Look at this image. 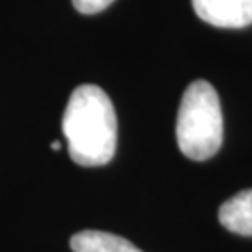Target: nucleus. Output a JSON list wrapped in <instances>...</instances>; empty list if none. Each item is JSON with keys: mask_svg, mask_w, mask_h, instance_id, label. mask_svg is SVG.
Returning a JSON list of instances; mask_svg holds the SVG:
<instances>
[{"mask_svg": "<svg viewBox=\"0 0 252 252\" xmlns=\"http://www.w3.org/2000/svg\"><path fill=\"white\" fill-rule=\"evenodd\" d=\"M51 148H53L54 152H58V150H60V148H62V144H60V142H58V140H54L53 144H51Z\"/></svg>", "mask_w": 252, "mask_h": 252, "instance_id": "7", "label": "nucleus"}, {"mask_svg": "<svg viewBox=\"0 0 252 252\" xmlns=\"http://www.w3.org/2000/svg\"><path fill=\"white\" fill-rule=\"evenodd\" d=\"M204 23L219 28H245L252 25V0H192Z\"/></svg>", "mask_w": 252, "mask_h": 252, "instance_id": "3", "label": "nucleus"}, {"mask_svg": "<svg viewBox=\"0 0 252 252\" xmlns=\"http://www.w3.org/2000/svg\"><path fill=\"white\" fill-rule=\"evenodd\" d=\"M73 252H142L131 241L101 230H82L71 237Z\"/></svg>", "mask_w": 252, "mask_h": 252, "instance_id": "5", "label": "nucleus"}, {"mask_svg": "<svg viewBox=\"0 0 252 252\" xmlns=\"http://www.w3.org/2000/svg\"><path fill=\"white\" fill-rule=\"evenodd\" d=\"M69 157L81 166H103L116 152L118 122L112 101L94 84L75 88L62 118Z\"/></svg>", "mask_w": 252, "mask_h": 252, "instance_id": "1", "label": "nucleus"}, {"mask_svg": "<svg viewBox=\"0 0 252 252\" xmlns=\"http://www.w3.org/2000/svg\"><path fill=\"white\" fill-rule=\"evenodd\" d=\"M222 108L217 90L207 81H194L181 97L176 120V140L192 161L211 159L222 146Z\"/></svg>", "mask_w": 252, "mask_h": 252, "instance_id": "2", "label": "nucleus"}, {"mask_svg": "<svg viewBox=\"0 0 252 252\" xmlns=\"http://www.w3.org/2000/svg\"><path fill=\"white\" fill-rule=\"evenodd\" d=\"M114 0H73V6L77 11H81L84 15H94L99 13L103 9H107Z\"/></svg>", "mask_w": 252, "mask_h": 252, "instance_id": "6", "label": "nucleus"}, {"mask_svg": "<svg viewBox=\"0 0 252 252\" xmlns=\"http://www.w3.org/2000/svg\"><path fill=\"white\" fill-rule=\"evenodd\" d=\"M219 222L228 232L251 237L252 235V189L241 190L224 202L219 209Z\"/></svg>", "mask_w": 252, "mask_h": 252, "instance_id": "4", "label": "nucleus"}]
</instances>
